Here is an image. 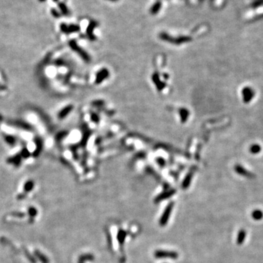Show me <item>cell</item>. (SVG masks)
<instances>
[{"mask_svg":"<svg viewBox=\"0 0 263 263\" xmlns=\"http://www.w3.org/2000/svg\"><path fill=\"white\" fill-rule=\"evenodd\" d=\"M20 154H21L22 159H28L31 156V153L29 150H28L27 148L24 147L21 149V152H20Z\"/></svg>","mask_w":263,"mask_h":263,"instance_id":"17","label":"cell"},{"mask_svg":"<svg viewBox=\"0 0 263 263\" xmlns=\"http://www.w3.org/2000/svg\"><path fill=\"white\" fill-rule=\"evenodd\" d=\"M51 13L55 18H59L61 17V13L55 8L51 9Z\"/></svg>","mask_w":263,"mask_h":263,"instance_id":"20","label":"cell"},{"mask_svg":"<svg viewBox=\"0 0 263 263\" xmlns=\"http://www.w3.org/2000/svg\"><path fill=\"white\" fill-rule=\"evenodd\" d=\"M34 186H35V183H34L33 180H29L25 183L24 184V191L25 192H29L31 191L33 189Z\"/></svg>","mask_w":263,"mask_h":263,"instance_id":"12","label":"cell"},{"mask_svg":"<svg viewBox=\"0 0 263 263\" xmlns=\"http://www.w3.org/2000/svg\"><path fill=\"white\" fill-rule=\"evenodd\" d=\"M246 235V233L245 230H241L239 231L238 235L237 238V243L238 244H242L243 242L244 241Z\"/></svg>","mask_w":263,"mask_h":263,"instance_id":"13","label":"cell"},{"mask_svg":"<svg viewBox=\"0 0 263 263\" xmlns=\"http://www.w3.org/2000/svg\"><path fill=\"white\" fill-rule=\"evenodd\" d=\"M68 31H69L70 33H72V32H77L80 31V26L77 24H70L68 26Z\"/></svg>","mask_w":263,"mask_h":263,"instance_id":"18","label":"cell"},{"mask_svg":"<svg viewBox=\"0 0 263 263\" xmlns=\"http://www.w3.org/2000/svg\"><path fill=\"white\" fill-rule=\"evenodd\" d=\"M107 1H113V2H115V1H119V0H107Z\"/></svg>","mask_w":263,"mask_h":263,"instance_id":"26","label":"cell"},{"mask_svg":"<svg viewBox=\"0 0 263 263\" xmlns=\"http://www.w3.org/2000/svg\"><path fill=\"white\" fill-rule=\"evenodd\" d=\"M2 136L6 143L10 145V146H14L17 143V138L15 136H13V135L3 133Z\"/></svg>","mask_w":263,"mask_h":263,"instance_id":"8","label":"cell"},{"mask_svg":"<svg viewBox=\"0 0 263 263\" xmlns=\"http://www.w3.org/2000/svg\"><path fill=\"white\" fill-rule=\"evenodd\" d=\"M235 172H237V173L243 175V176L247 177V178H254V175L253 174L251 173L250 172H249V171L246 170L245 168L243 167L242 166L239 165V164L235 165Z\"/></svg>","mask_w":263,"mask_h":263,"instance_id":"7","label":"cell"},{"mask_svg":"<svg viewBox=\"0 0 263 263\" xmlns=\"http://www.w3.org/2000/svg\"><path fill=\"white\" fill-rule=\"evenodd\" d=\"M29 214H30V215L32 216V217H34V216L36 215L37 210L34 208H31L30 209H29Z\"/></svg>","mask_w":263,"mask_h":263,"instance_id":"23","label":"cell"},{"mask_svg":"<svg viewBox=\"0 0 263 263\" xmlns=\"http://www.w3.org/2000/svg\"><path fill=\"white\" fill-rule=\"evenodd\" d=\"M38 1H40V2H45V1H46L47 0H38Z\"/></svg>","mask_w":263,"mask_h":263,"instance_id":"25","label":"cell"},{"mask_svg":"<svg viewBox=\"0 0 263 263\" xmlns=\"http://www.w3.org/2000/svg\"><path fill=\"white\" fill-rule=\"evenodd\" d=\"M155 256L159 259L168 258V259H176L178 257V254L176 252L168 251H156L155 252Z\"/></svg>","mask_w":263,"mask_h":263,"instance_id":"3","label":"cell"},{"mask_svg":"<svg viewBox=\"0 0 263 263\" xmlns=\"http://www.w3.org/2000/svg\"><path fill=\"white\" fill-rule=\"evenodd\" d=\"M60 29L63 33L69 34V31H68V25H67L65 23H62V24L60 25Z\"/></svg>","mask_w":263,"mask_h":263,"instance_id":"21","label":"cell"},{"mask_svg":"<svg viewBox=\"0 0 263 263\" xmlns=\"http://www.w3.org/2000/svg\"><path fill=\"white\" fill-rule=\"evenodd\" d=\"M65 133H59V134H58V135H57V138H56V139H57V141H60L61 140H62V138H63V137H64L65 136Z\"/></svg>","mask_w":263,"mask_h":263,"instance_id":"24","label":"cell"},{"mask_svg":"<svg viewBox=\"0 0 263 263\" xmlns=\"http://www.w3.org/2000/svg\"><path fill=\"white\" fill-rule=\"evenodd\" d=\"M52 1H54V2H58L59 0H52Z\"/></svg>","mask_w":263,"mask_h":263,"instance_id":"27","label":"cell"},{"mask_svg":"<svg viewBox=\"0 0 263 263\" xmlns=\"http://www.w3.org/2000/svg\"><path fill=\"white\" fill-rule=\"evenodd\" d=\"M97 25H98L97 22H96V21H92L90 22L89 25H88V27H87V33H88V36H93L92 32L93 30H94V28H95Z\"/></svg>","mask_w":263,"mask_h":263,"instance_id":"14","label":"cell"},{"mask_svg":"<svg viewBox=\"0 0 263 263\" xmlns=\"http://www.w3.org/2000/svg\"><path fill=\"white\" fill-rule=\"evenodd\" d=\"M242 96L243 102L245 103H249L252 100L254 96H255V92L253 88L250 87H245L242 91Z\"/></svg>","mask_w":263,"mask_h":263,"instance_id":"2","label":"cell"},{"mask_svg":"<svg viewBox=\"0 0 263 263\" xmlns=\"http://www.w3.org/2000/svg\"><path fill=\"white\" fill-rule=\"evenodd\" d=\"M261 147L258 144H253L250 147V152L253 154H259L261 151Z\"/></svg>","mask_w":263,"mask_h":263,"instance_id":"16","label":"cell"},{"mask_svg":"<svg viewBox=\"0 0 263 263\" xmlns=\"http://www.w3.org/2000/svg\"><path fill=\"white\" fill-rule=\"evenodd\" d=\"M126 237V233L124 231H120L119 233V235H118V238H119V241L120 243H124V238Z\"/></svg>","mask_w":263,"mask_h":263,"instance_id":"19","label":"cell"},{"mask_svg":"<svg viewBox=\"0 0 263 263\" xmlns=\"http://www.w3.org/2000/svg\"><path fill=\"white\" fill-rule=\"evenodd\" d=\"M172 208H173V203H170L167 205L165 210H164V213H163L161 219H160V225L162 226H164V225H165L167 223L168 219H169L170 216L171 212H172Z\"/></svg>","mask_w":263,"mask_h":263,"instance_id":"5","label":"cell"},{"mask_svg":"<svg viewBox=\"0 0 263 263\" xmlns=\"http://www.w3.org/2000/svg\"><path fill=\"white\" fill-rule=\"evenodd\" d=\"M71 109H72V107H71V106H68V107H67V108H64L63 110H61V111L59 112V114H58V118H59V119H64V118L65 116H66L67 115L68 113H69L71 111Z\"/></svg>","mask_w":263,"mask_h":263,"instance_id":"11","label":"cell"},{"mask_svg":"<svg viewBox=\"0 0 263 263\" xmlns=\"http://www.w3.org/2000/svg\"><path fill=\"white\" fill-rule=\"evenodd\" d=\"M58 7H59V8L60 9L61 12H62L64 15H69L70 10L65 3L59 2L58 4Z\"/></svg>","mask_w":263,"mask_h":263,"instance_id":"10","label":"cell"},{"mask_svg":"<svg viewBox=\"0 0 263 263\" xmlns=\"http://www.w3.org/2000/svg\"><path fill=\"white\" fill-rule=\"evenodd\" d=\"M10 125L13 126V127H17V128H19L21 130H26V131H33L34 127L33 126L31 125L29 123L26 122L24 121H19V120H15V121H10L8 123Z\"/></svg>","mask_w":263,"mask_h":263,"instance_id":"1","label":"cell"},{"mask_svg":"<svg viewBox=\"0 0 263 263\" xmlns=\"http://www.w3.org/2000/svg\"><path fill=\"white\" fill-rule=\"evenodd\" d=\"M252 218L255 220H260L263 218V213L260 210H255L252 212Z\"/></svg>","mask_w":263,"mask_h":263,"instance_id":"15","label":"cell"},{"mask_svg":"<svg viewBox=\"0 0 263 263\" xmlns=\"http://www.w3.org/2000/svg\"><path fill=\"white\" fill-rule=\"evenodd\" d=\"M22 159H23L22 157H21V154H16L12 156L8 157V158L7 159V160H6V162H7L8 164H12V165H14L15 167H18L21 164Z\"/></svg>","mask_w":263,"mask_h":263,"instance_id":"6","label":"cell"},{"mask_svg":"<svg viewBox=\"0 0 263 263\" xmlns=\"http://www.w3.org/2000/svg\"><path fill=\"white\" fill-rule=\"evenodd\" d=\"M34 141H35V146H36V148H35L33 153H32V156H33L34 157H35V158H37V157H38L39 156H40V154H41L42 151H43V139L39 136L35 137Z\"/></svg>","mask_w":263,"mask_h":263,"instance_id":"4","label":"cell"},{"mask_svg":"<svg viewBox=\"0 0 263 263\" xmlns=\"http://www.w3.org/2000/svg\"><path fill=\"white\" fill-rule=\"evenodd\" d=\"M35 254H36V255L37 256H39L38 257L39 259H40L43 263H48V260L47 258H46L45 256H43V255L42 254H40V252H38V251H36Z\"/></svg>","mask_w":263,"mask_h":263,"instance_id":"22","label":"cell"},{"mask_svg":"<svg viewBox=\"0 0 263 263\" xmlns=\"http://www.w3.org/2000/svg\"><path fill=\"white\" fill-rule=\"evenodd\" d=\"M162 8V3L160 1H157L155 4H153L151 7L150 9V12L151 15H156V14L158 13L160 11Z\"/></svg>","mask_w":263,"mask_h":263,"instance_id":"9","label":"cell"}]
</instances>
